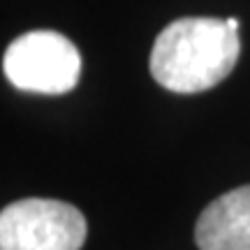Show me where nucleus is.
Segmentation results:
<instances>
[{"label":"nucleus","instance_id":"nucleus-1","mask_svg":"<svg viewBox=\"0 0 250 250\" xmlns=\"http://www.w3.org/2000/svg\"><path fill=\"white\" fill-rule=\"evenodd\" d=\"M239 51V33L225 19H176L155 37L151 74L171 93H202L234 70Z\"/></svg>","mask_w":250,"mask_h":250},{"label":"nucleus","instance_id":"nucleus-2","mask_svg":"<svg viewBox=\"0 0 250 250\" xmlns=\"http://www.w3.org/2000/svg\"><path fill=\"white\" fill-rule=\"evenodd\" d=\"M2 70L19 90L62 95L79 83L81 54L56 30H30L7 46Z\"/></svg>","mask_w":250,"mask_h":250},{"label":"nucleus","instance_id":"nucleus-3","mask_svg":"<svg viewBox=\"0 0 250 250\" xmlns=\"http://www.w3.org/2000/svg\"><path fill=\"white\" fill-rule=\"evenodd\" d=\"M83 241L86 218L61 199L28 197L0 213V250H79Z\"/></svg>","mask_w":250,"mask_h":250},{"label":"nucleus","instance_id":"nucleus-4","mask_svg":"<svg viewBox=\"0 0 250 250\" xmlns=\"http://www.w3.org/2000/svg\"><path fill=\"white\" fill-rule=\"evenodd\" d=\"M199 250H250V186L213 199L195 225Z\"/></svg>","mask_w":250,"mask_h":250},{"label":"nucleus","instance_id":"nucleus-5","mask_svg":"<svg viewBox=\"0 0 250 250\" xmlns=\"http://www.w3.org/2000/svg\"><path fill=\"white\" fill-rule=\"evenodd\" d=\"M225 21H227V26L232 28L234 33H236V30H239V21H236V19H225Z\"/></svg>","mask_w":250,"mask_h":250}]
</instances>
